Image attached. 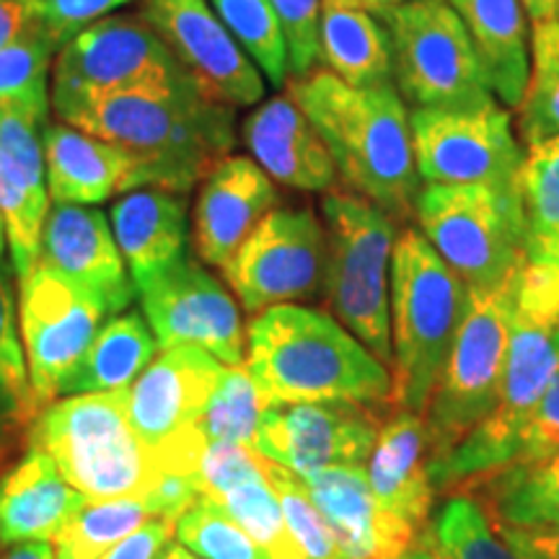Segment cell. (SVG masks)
Masks as SVG:
<instances>
[{"label": "cell", "mask_w": 559, "mask_h": 559, "mask_svg": "<svg viewBox=\"0 0 559 559\" xmlns=\"http://www.w3.org/2000/svg\"><path fill=\"white\" fill-rule=\"evenodd\" d=\"M288 96L332 153L347 192L373 202L396 223H415L417 174L409 109L394 83L355 88L332 70L288 79Z\"/></svg>", "instance_id": "1"}, {"label": "cell", "mask_w": 559, "mask_h": 559, "mask_svg": "<svg viewBox=\"0 0 559 559\" xmlns=\"http://www.w3.org/2000/svg\"><path fill=\"white\" fill-rule=\"evenodd\" d=\"M247 368L267 404L391 407V370L332 313L283 304L247 326Z\"/></svg>", "instance_id": "2"}, {"label": "cell", "mask_w": 559, "mask_h": 559, "mask_svg": "<svg viewBox=\"0 0 559 559\" xmlns=\"http://www.w3.org/2000/svg\"><path fill=\"white\" fill-rule=\"evenodd\" d=\"M559 368V264L526 260L510 313L508 355L498 404L485 423L432 461L436 495H451L519 456L521 432Z\"/></svg>", "instance_id": "3"}, {"label": "cell", "mask_w": 559, "mask_h": 559, "mask_svg": "<svg viewBox=\"0 0 559 559\" xmlns=\"http://www.w3.org/2000/svg\"><path fill=\"white\" fill-rule=\"evenodd\" d=\"M122 145L148 164L151 187L187 194L236 145V109L190 81L109 96L66 122Z\"/></svg>", "instance_id": "4"}, {"label": "cell", "mask_w": 559, "mask_h": 559, "mask_svg": "<svg viewBox=\"0 0 559 559\" xmlns=\"http://www.w3.org/2000/svg\"><path fill=\"white\" fill-rule=\"evenodd\" d=\"M469 306V288L415 226L391 260V407L425 415Z\"/></svg>", "instance_id": "5"}, {"label": "cell", "mask_w": 559, "mask_h": 559, "mask_svg": "<svg viewBox=\"0 0 559 559\" xmlns=\"http://www.w3.org/2000/svg\"><path fill=\"white\" fill-rule=\"evenodd\" d=\"M29 436V445L45 451L91 502L148 498L164 477L158 459L132 430L124 389L47 404Z\"/></svg>", "instance_id": "6"}, {"label": "cell", "mask_w": 559, "mask_h": 559, "mask_svg": "<svg viewBox=\"0 0 559 559\" xmlns=\"http://www.w3.org/2000/svg\"><path fill=\"white\" fill-rule=\"evenodd\" d=\"M326 234V309L391 370V260L400 239L394 218L360 194H321Z\"/></svg>", "instance_id": "7"}, {"label": "cell", "mask_w": 559, "mask_h": 559, "mask_svg": "<svg viewBox=\"0 0 559 559\" xmlns=\"http://www.w3.org/2000/svg\"><path fill=\"white\" fill-rule=\"evenodd\" d=\"M391 73L412 109H464L498 102L477 47L449 0H407L383 16Z\"/></svg>", "instance_id": "8"}, {"label": "cell", "mask_w": 559, "mask_h": 559, "mask_svg": "<svg viewBox=\"0 0 559 559\" xmlns=\"http://www.w3.org/2000/svg\"><path fill=\"white\" fill-rule=\"evenodd\" d=\"M417 230L469 290H492L526 262L521 202L489 187L423 185Z\"/></svg>", "instance_id": "9"}, {"label": "cell", "mask_w": 559, "mask_h": 559, "mask_svg": "<svg viewBox=\"0 0 559 559\" xmlns=\"http://www.w3.org/2000/svg\"><path fill=\"white\" fill-rule=\"evenodd\" d=\"M519 272L492 290H469L449 362L425 412L430 464L449 456L498 404Z\"/></svg>", "instance_id": "10"}, {"label": "cell", "mask_w": 559, "mask_h": 559, "mask_svg": "<svg viewBox=\"0 0 559 559\" xmlns=\"http://www.w3.org/2000/svg\"><path fill=\"white\" fill-rule=\"evenodd\" d=\"M190 81L156 32L140 19L107 16L75 34L55 55L50 102L60 122L94 104L132 91L166 88Z\"/></svg>", "instance_id": "11"}, {"label": "cell", "mask_w": 559, "mask_h": 559, "mask_svg": "<svg viewBox=\"0 0 559 559\" xmlns=\"http://www.w3.org/2000/svg\"><path fill=\"white\" fill-rule=\"evenodd\" d=\"M409 120L423 185H474L519 198L526 145L500 102L464 109H412Z\"/></svg>", "instance_id": "12"}, {"label": "cell", "mask_w": 559, "mask_h": 559, "mask_svg": "<svg viewBox=\"0 0 559 559\" xmlns=\"http://www.w3.org/2000/svg\"><path fill=\"white\" fill-rule=\"evenodd\" d=\"M221 368L223 362L202 347H166L124 389L132 430L153 451L164 474L194 477L198 472L200 453L207 445L200 417Z\"/></svg>", "instance_id": "13"}, {"label": "cell", "mask_w": 559, "mask_h": 559, "mask_svg": "<svg viewBox=\"0 0 559 559\" xmlns=\"http://www.w3.org/2000/svg\"><path fill=\"white\" fill-rule=\"evenodd\" d=\"M326 267V234L311 207L277 205L223 267L228 288L249 313L272 306L321 298Z\"/></svg>", "instance_id": "14"}, {"label": "cell", "mask_w": 559, "mask_h": 559, "mask_svg": "<svg viewBox=\"0 0 559 559\" xmlns=\"http://www.w3.org/2000/svg\"><path fill=\"white\" fill-rule=\"evenodd\" d=\"M138 13L205 99L234 109L264 102L267 81L207 0H143Z\"/></svg>", "instance_id": "15"}, {"label": "cell", "mask_w": 559, "mask_h": 559, "mask_svg": "<svg viewBox=\"0 0 559 559\" xmlns=\"http://www.w3.org/2000/svg\"><path fill=\"white\" fill-rule=\"evenodd\" d=\"M143 313L160 349L194 345L223 366H239L247 353V330L239 300L205 270L198 257H179L138 290Z\"/></svg>", "instance_id": "16"}, {"label": "cell", "mask_w": 559, "mask_h": 559, "mask_svg": "<svg viewBox=\"0 0 559 559\" xmlns=\"http://www.w3.org/2000/svg\"><path fill=\"white\" fill-rule=\"evenodd\" d=\"M19 317L34 400L45 407L58 396L60 381L86 353L109 311L94 293L37 264L21 280Z\"/></svg>", "instance_id": "17"}, {"label": "cell", "mask_w": 559, "mask_h": 559, "mask_svg": "<svg viewBox=\"0 0 559 559\" xmlns=\"http://www.w3.org/2000/svg\"><path fill=\"white\" fill-rule=\"evenodd\" d=\"M386 409L347 402L270 404L254 451L296 477L324 466L366 464Z\"/></svg>", "instance_id": "18"}, {"label": "cell", "mask_w": 559, "mask_h": 559, "mask_svg": "<svg viewBox=\"0 0 559 559\" xmlns=\"http://www.w3.org/2000/svg\"><path fill=\"white\" fill-rule=\"evenodd\" d=\"M192 207V247L200 262L223 270L251 230L280 205L277 185L249 156H226L200 181Z\"/></svg>", "instance_id": "19"}, {"label": "cell", "mask_w": 559, "mask_h": 559, "mask_svg": "<svg viewBox=\"0 0 559 559\" xmlns=\"http://www.w3.org/2000/svg\"><path fill=\"white\" fill-rule=\"evenodd\" d=\"M37 264L94 293L107 306L109 317L130 309L135 298V283L117 247L111 223L96 207L55 202L41 228Z\"/></svg>", "instance_id": "20"}, {"label": "cell", "mask_w": 559, "mask_h": 559, "mask_svg": "<svg viewBox=\"0 0 559 559\" xmlns=\"http://www.w3.org/2000/svg\"><path fill=\"white\" fill-rule=\"evenodd\" d=\"M41 151L50 200L60 205H99L153 181L132 151L60 120L41 130Z\"/></svg>", "instance_id": "21"}, {"label": "cell", "mask_w": 559, "mask_h": 559, "mask_svg": "<svg viewBox=\"0 0 559 559\" xmlns=\"http://www.w3.org/2000/svg\"><path fill=\"white\" fill-rule=\"evenodd\" d=\"M241 143L280 187L326 194L337 187V166L309 117L285 96L260 102L241 120Z\"/></svg>", "instance_id": "22"}, {"label": "cell", "mask_w": 559, "mask_h": 559, "mask_svg": "<svg viewBox=\"0 0 559 559\" xmlns=\"http://www.w3.org/2000/svg\"><path fill=\"white\" fill-rule=\"evenodd\" d=\"M298 479L349 559H396L423 536L379 506L366 464L324 466Z\"/></svg>", "instance_id": "23"}, {"label": "cell", "mask_w": 559, "mask_h": 559, "mask_svg": "<svg viewBox=\"0 0 559 559\" xmlns=\"http://www.w3.org/2000/svg\"><path fill=\"white\" fill-rule=\"evenodd\" d=\"M366 472L376 500L389 515L407 523L415 534L432 528L436 487L430 479V440L425 415L394 407L383 412Z\"/></svg>", "instance_id": "24"}, {"label": "cell", "mask_w": 559, "mask_h": 559, "mask_svg": "<svg viewBox=\"0 0 559 559\" xmlns=\"http://www.w3.org/2000/svg\"><path fill=\"white\" fill-rule=\"evenodd\" d=\"M37 445L0 479V547L55 542V536L88 506Z\"/></svg>", "instance_id": "25"}, {"label": "cell", "mask_w": 559, "mask_h": 559, "mask_svg": "<svg viewBox=\"0 0 559 559\" xmlns=\"http://www.w3.org/2000/svg\"><path fill=\"white\" fill-rule=\"evenodd\" d=\"M451 495H466L506 534H559V453L510 461Z\"/></svg>", "instance_id": "26"}, {"label": "cell", "mask_w": 559, "mask_h": 559, "mask_svg": "<svg viewBox=\"0 0 559 559\" xmlns=\"http://www.w3.org/2000/svg\"><path fill=\"white\" fill-rule=\"evenodd\" d=\"M109 223L135 290L185 257L187 207L177 192L158 187L124 192L111 205Z\"/></svg>", "instance_id": "27"}, {"label": "cell", "mask_w": 559, "mask_h": 559, "mask_svg": "<svg viewBox=\"0 0 559 559\" xmlns=\"http://www.w3.org/2000/svg\"><path fill=\"white\" fill-rule=\"evenodd\" d=\"M487 70L495 99L519 109L531 73V21L521 0H449Z\"/></svg>", "instance_id": "28"}, {"label": "cell", "mask_w": 559, "mask_h": 559, "mask_svg": "<svg viewBox=\"0 0 559 559\" xmlns=\"http://www.w3.org/2000/svg\"><path fill=\"white\" fill-rule=\"evenodd\" d=\"M319 62L355 88L394 83L389 29L366 0H319Z\"/></svg>", "instance_id": "29"}, {"label": "cell", "mask_w": 559, "mask_h": 559, "mask_svg": "<svg viewBox=\"0 0 559 559\" xmlns=\"http://www.w3.org/2000/svg\"><path fill=\"white\" fill-rule=\"evenodd\" d=\"M156 349L158 345L148 321L138 311L117 313L104 321L81 360L68 370L58 394L81 396L128 389L151 366Z\"/></svg>", "instance_id": "30"}, {"label": "cell", "mask_w": 559, "mask_h": 559, "mask_svg": "<svg viewBox=\"0 0 559 559\" xmlns=\"http://www.w3.org/2000/svg\"><path fill=\"white\" fill-rule=\"evenodd\" d=\"M526 260L559 264V135L526 145L519 171Z\"/></svg>", "instance_id": "31"}, {"label": "cell", "mask_w": 559, "mask_h": 559, "mask_svg": "<svg viewBox=\"0 0 559 559\" xmlns=\"http://www.w3.org/2000/svg\"><path fill=\"white\" fill-rule=\"evenodd\" d=\"M50 207L47 177L24 171L0 151V215L19 280L29 277L37 267L41 228Z\"/></svg>", "instance_id": "32"}, {"label": "cell", "mask_w": 559, "mask_h": 559, "mask_svg": "<svg viewBox=\"0 0 559 559\" xmlns=\"http://www.w3.org/2000/svg\"><path fill=\"white\" fill-rule=\"evenodd\" d=\"M39 415L34 400L24 342L16 326V300L9 275L0 270V451L13 443Z\"/></svg>", "instance_id": "33"}, {"label": "cell", "mask_w": 559, "mask_h": 559, "mask_svg": "<svg viewBox=\"0 0 559 559\" xmlns=\"http://www.w3.org/2000/svg\"><path fill=\"white\" fill-rule=\"evenodd\" d=\"M55 45L34 29L0 50V107L26 111L39 124L50 122V79Z\"/></svg>", "instance_id": "34"}, {"label": "cell", "mask_w": 559, "mask_h": 559, "mask_svg": "<svg viewBox=\"0 0 559 559\" xmlns=\"http://www.w3.org/2000/svg\"><path fill=\"white\" fill-rule=\"evenodd\" d=\"M156 515L148 498H120L88 502L55 536V559H99L104 551L128 539Z\"/></svg>", "instance_id": "35"}, {"label": "cell", "mask_w": 559, "mask_h": 559, "mask_svg": "<svg viewBox=\"0 0 559 559\" xmlns=\"http://www.w3.org/2000/svg\"><path fill=\"white\" fill-rule=\"evenodd\" d=\"M230 37L241 45L260 68L272 88H283L290 79V55L285 29L270 0H207Z\"/></svg>", "instance_id": "36"}, {"label": "cell", "mask_w": 559, "mask_h": 559, "mask_svg": "<svg viewBox=\"0 0 559 559\" xmlns=\"http://www.w3.org/2000/svg\"><path fill=\"white\" fill-rule=\"evenodd\" d=\"M270 404L251 379L247 362L223 366L218 383L202 409L200 432L207 443H236L254 449L257 430Z\"/></svg>", "instance_id": "37"}, {"label": "cell", "mask_w": 559, "mask_h": 559, "mask_svg": "<svg viewBox=\"0 0 559 559\" xmlns=\"http://www.w3.org/2000/svg\"><path fill=\"white\" fill-rule=\"evenodd\" d=\"M515 128L523 145L559 135V24H531V73Z\"/></svg>", "instance_id": "38"}, {"label": "cell", "mask_w": 559, "mask_h": 559, "mask_svg": "<svg viewBox=\"0 0 559 559\" xmlns=\"http://www.w3.org/2000/svg\"><path fill=\"white\" fill-rule=\"evenodd\" d=\"M264 459V456H262ZM210 500V498H207ZM213 502L226 510L239 526L267 551L270 559H309L293 539L275 487L270 485L267 469L226 489Z\"/></svg>", "instance_id": "39"}, {"label": "cell", "mask_w": 559, "mask_h": 559, "mask_svg": "<svg viewBox=\"0 0 559 559\" xmlns=\"http://www.w3.org/2000/svg\"><path fill=\"white\" fill-rule=\"evenodd\" d=\"M174 539L200 559H270L218 502L200 498L174 523Z\"/></svg>", "instance_id": "40"}, {"label": "cell", "mask_w": 559, "mask_h": 559, "mask_svg": "<svg viewBox=\"0 0 559 559\" xmlns=\"http://www.w3.org/2000/svg\"><path fill=\"white\" fill-rule=\"evenodd\" d=\"M432 534L449 559H521L466 495H451L438 513Z\"/></svg>", "instance_id": "41"}, {"label": "cell", "mask_w": 559, "mask_h": 559, "mask_svg": "<svg viewBox=\"0 0 559 559\" xmlns=\"http://www.w3.org/2000/svg\"><path fill=\"white\" fill-rule=\"evenodd\" d=\"M264 469H267L270 485L275 487L280 508H283L285 523H288L293 539L298 547L306 551L309 559H349L342 549V544L334 534L330 523H326L321 510L313 506L309 489L304 487L296 474H290L283 466L272 464L264 459Z\"/></svg>", "instance_id": "42"}, {"label": "cell", "mask_w": 559, "mask_h": 559, "mask_svg": "<svg viewBox=\"0 0 559 559\" xmlns=\"http://www.w3.org/2000/svg\"><path fill=\"white\" fill-rule=\"evenodd\" d=\"M34 3H37L39 29L60 52L75 34L107 19L111 11L122 9L132 0H34Z\"/></svg>", "instance_id": "43"}, {"label": "cell", "mask_w": 559, "mask_h": 559, "mask_svg": "<svg viewBox=\"0 0 559 559\" xmlns=\"http://www.w3.org/2000/svg\"><path fill=\"white\" fill-rule=\"evenodd\" d=\"M285 29L290 79L311 73L319 62V0H270Z\"/></svg>", "instance_id": "44"}, {"label": "cell", "mask_w": 559, "mask_h": 559, "mask_svg": "<svg viewBox=\"0 0 559 559\" xmlns=\"http://www.w3.org/2000/svg\"><path fill=\"white\" fill-rule=\"evenodd\" d=\"M559 453V368L551 376L549 386L544 389L539 404L531 412L526 428L521 432L519 456L521 459H542Z\"/></svg>", "instance_id": "45"}, {"label": "cell", "mask_w": 559, "mask_h": 559, "mask_svg": "<svg viewBox=\"0 0 559 559\" xmlns=\"http://www.w3.org/2000/svg\"><path fill=\"white\" fill-rule=\"evenodd\" d=\"M174 539V521L153 515L138 531H132L128 539L104 551L99 559H158L160 551L169 547Z\"/></svg>", "instance_id": "46"}, {"label": "cell", "mask_w": 559, "mask_h": 559, "mask_svg": "<svg viewBox=\"0 0 559 559\" xmlns=\"http://www.w3.org/2000/svg\"><path fill=\"white\" fill-rule=\"evenodd\" d=\"M34 29H39L34 0H0V50Z\"/></svg>", "instance_id": "47"}, {"label": "cell", "mask_w": 559, "mask_h": 559, "mask_svg": "<svg viewBox=\"0 0 559 559\" xmlns=\"http://www.w3.org/2000/svg\"><path fill=\"white\" fill-rule=\"evenodd\" d=\"M498 534L510 544V547L519 551L521 559H559V534L534 536V534H506V531H498Z\"/></svg>", "instance_id": "48"}, {"label": "cell", "mask_w": 559, "mask_h": 559, "mask_svg": "<svg viewBox=\"0 0 559 559\" xmlns=\"http://www.w3.org/2000/svg\"><path fill=\"white\" fill-rule=\"evenodd\" d=\"M531 24H559V0H521Z\"/></svg>", "instance_id": "49"}, {"label": "cell", "mask_w": 559, "mask_h": 559, "mask_svg": "<svg viewBox=\"0 0 559 559\" xmlns=\"http://www.w3.org/2000/svg\"><path fill=\"white\" fill-rule=\"evenodd\" d=\"M396 559H449V557H445L443 549L438 547L436 534H432V528H430V531H425V534L419 536V539Z\"/></svg>", "instance_id": "50"}, {"label": "cell", "mask_w": 559, "mask_h": 559, "mask_svg": "<svg viewBox=\"0 0 559 559\" xmlns=\"http://www.w3.org/2000/svg\"><path fill=\"white\" fill-rule=\"evenodd\" d=\"M0 559H55V547L50 542H29L11 547Z\"/></svg>", "instance_id": "51"}, {"label": "cell", "mask_w": 559, "mask_h": 559, "mask_svg": "<svg viewBox=\"0 0 559 559\" xmlns=\"http://www.w3.org/2000/svg\"><path fill=\"white\" fill-rule=\"evenodd\" d=\"M402 3H407V0H366V5L370 11L376 13V16H386V13L391 11V9H396V5H402Z\"/></svg>", "instance_id": "52"}, {"label": "cell", "mask_w": 559, "mask_h": 559, "mask_svg": "<svg viewBox=\"0 0 559 559\" xmlns=\"http://www.w3.org/2000/svg\"><path fill=\"white\" fill-rule=\"evenodd\" d=\"M158 559H200V557L192 555L190 549L181 547V544H169V547L160 551Z\"/></svg>", "instance_id": "53"}, {"label": "cell", "mask_w": 559, "mask_h": 559, "mask_svg": "<svg viewBox=\"0 0 559 559\" xmlns=\"http://www.w3.org/2000/svg\"><path fill=\"white\" fill-rule=\"evenodd\" d=\"M5 239H9V236H5V223H3V215H0V257H3Z\"/></svg>", "instance_id": "54"}]
</instances>
